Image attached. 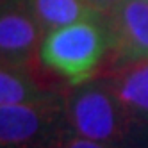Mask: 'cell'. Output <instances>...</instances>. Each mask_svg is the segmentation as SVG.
Segmentation results:
<instances>
[{
  "instance_id": "cell-1",
  "label": "cell",
  "mask_w": 148,
  "mask_h": 148,
  "mask_svg": "<svg viewBox=\"0 0 148 148\" xmlns=\"http://www.w3.org/2000/svg\"><path fill=\"white\" fill-rule=\"evenodd\" d=\"M109 50L105 18H89L45 34L39 48L41 62L71 86L88 82Z\"/></svg>"
},
{
  "instance_id": "cell-2",
  "label": "cell",
  "mask_w": 148,
  "mask_h": 148,
  "mask_svg": "<svg viewBox=\"0 0 148 148\" xmlns=\"http://www.w3.org/2000/svg\"><path fill=\"white\" fill-rule=\"evenodd\" d=\"M64 114L71 134L105 145H121L134 125L109 82L75 86L64 102Z\"/></svg>"
},
{
  "instance_id": "cell-3",
  "label": "cell",
  "mask_w": 148,
  "mask_h": 148,
  "mask_svg": "<svg viewBox=\"0 0 148 148\" xmlns=\"http://www.w3.org/2000/svg\"><path fill=\"white\" fill-rule=\"evenodd\" d=\"M66 125L64 102L56 98L0 105L2 148H61L64 141L61 127Z\"/></svg>"
},
{
  "instance_id": "cell-4",
  "label": "cell",
  "mask_w": 148,
  "mask_h": 148,
  "mask_svg": "<svg viewBox=\"0 0 148 148\" xmlns=\"http://www.w3.org/2000/svg\"><path fill=\"white\" fill-rule=\"evenodd\" d=\"M109 50L121 66L148 61V2L123 0L105 16Z\"/></svg>"
},
{
  "instance_id": "cell-5",
  "label": "cell",
  "mask_w": 148,
  "mask_h": 148,
  "mask_svg": "<svg viewBox=\"0 0 148 148\" xmlns=\"http://www.w3.org/2000/svg\"><path fill=\"white\" fill-rule=\"evenodd\" d=\"M45 32L30 14L25 0L2 4L0 13V54L2 64L29 66L39 54Z\"/></svg>"
},
{
  "instance_id": "cell-6",
  "label": "cell",
  "mask_w": 148,
  "mask_h": 148,
  "mask_svg": "<svg viewBox=\"0 0 148 148\" xmlns=\"http://www.w3.org/2000/svg\"><path fill=\"white\" fill-rule=\"evenodd\" d=\"M109 84L130 120L148 125V61L121 66Z\"/></svg>"
},
{
  "instance_id": "cell-7",
  "label": "cell",
  "mask_w": 148,
  "mask_h": 148,
  "mask_svg": "<svg viewBox=\"0 0 148 148\" xmlns=\"http://www.w3.org/2000/svg\"><path fill=\"white\" fill-rule=\"evenodd\" d=\"M25 4L45 34L82 20L100 18L86 0H25Z\"/></svg>"
},
{
  "instance_id": "cell-8",
  "label": "cell",
  "mask_w": 148,
  "mask_h": 148,
  "mask_svg": "<svg viewBox=\"0 0 148 148\" xmlns=\"http://www.w3.org/2000/svg\"><path fill=\"white\" fill-rule=\"evenodd\" d=\"M56 98V95L45 89L34 79L29 66H7L0 70V105L32 103Z\"/></svg>"
},
{
  "instance_id": "cell-9",
  "label": "cell",
  "mask_w": 148,
  "mask_h": 148,
  "mask_svg": "<svg viewBox=\"0 0 148 148\" xmlns=\"http://www.w3.org/2000/svg\"><path fill=\"white\" fill-rule=\"evenodd\" d=\"M61 148H120V145H105V143H98L93 139H86V137L70 134L61 143Z\"/></svg>"
},
{
  "instance_id": "cell-10",
  "label": "cell",
  "mask_w": 148,
  "mask_h": 148,
  "mask_svg": "<svg viewBox=\"0 0 148 148\" xmlns=\"http://www.w3.org/2000/svg\"><path fill=\"white\" fill-rule=\"evenodd\" d=\"M86 2L91 5V9L97 14H100V16H109L116 7H118L123 0H86Z\"/></svg>"
},
{
  "instance_id": "cell-11",
  "label": "cell",
  "mask_w": 148,
  "mask_h": 148,
  "mask_svg": "<svg viewBox=\"0 0 148 148\" xmlns=\"http://www.w3.org/2000/svg\"><path fill=\"white\" fill-rule=\"evenodd\" d=\"M141 145H143V148H148V137H145V139H143V143H141Z\"/></svg>"
},
{
  "instance_id": "cell-12",
  "label": "cell",
  "mask_w": 148,
  "mask_h": 148,
  "mask_svg": "<svg viewBox=\"0 0 148 148\" xmlns=\"http://www.w3.org/2000/svg\"><path fill=\"white\" fill-rule=\"evenodd\" d=\"M4 2H13V0H2V4H4Z\"/></svg>"
},
{
  "instance_id": "cell-13",
  "label": "cell",
  "mask_w": 148,
  "mask_h": 148,
  "mask_svg": "<svg viewBox=\"0 0 148 148\" xmlns=\"http://www.w3.org/2000/svg\"><path fill=\"white\" fill-rule=\"evenodd\" d=\"M145 2H148V0H145Z\"/></svg>"
}]
</instances>
